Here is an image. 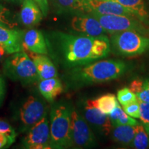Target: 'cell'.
Here are the masks:
<instances>
[{"mask_svg": "<svg viewBox=\"0 0 149 149\" xmlns=\"http://www.w3.org/2000/svg\"><path fill=\"white\" fill-rule=\"evenodd\" d=\"M137 100L140 102H149V80H145L144 86L140 92L136 93Z\"/></svg>", "mask_w": 149, "mask_h": 149, "instance_id": "obj_29", "label": "cell"}, {"mask_svg": "<svg viewBox=\"0 0 149 149\" xmlns=\"http://www.w3.org/2000/svg\"><path fill=\"white\" fill-rule=\"evenodd\" d=\"M47 115V106L42 99L33 95L29 96L19 112L22 131H28Z\"/></svg>", "mask_w": 149, "mask_h": 149, "instance_id": "obj_9", "label": "cell"}, {"mask_svg": "<svg viewBox=\"0 0 149 149\" xmlns=\"http://www.w3.org/2000/svg\"><path fill=\"white\" fill-rule=\"evenodd\" d=\"M139 124L135 119H133V117H131L129 115H128L125 113L123 115L122 117H121L119 120H117L114 124H113V127L120 125H130V126H136Z\"/></svg>", "mask_w": 149, "mask_h": 149, "instance_id": "obj_28", "label": "cell"}, {"mask_svg": "<svg viewBox=\"0 0 149 149\" xmlns=\"http://www.w3.org/2000/svg\"><path fill=\"white\" fill-rule=\"evenodd\" d=\"M120 3L133 13L136 17L149 25V15L144 0H112Z\"/></svg>", "mask_w": 149, "mask_h": 149, "instance_id": "obj_20", "label": "cell"}, {"mask_svg": "<svg viewBox=\"0 0 149 149\" xmlns=\"http://www.w3.org/2000/svg\"><path fill=\"white\" fill-rule=\"evenodd\" d=\"M144 83L145 80L141 79H134L130 82L128 88L130 89V91H133V93H135L136 94V93L140 92L142 90L144 86Z\"/></svg>", "mask_w": 149, "mask_h": 149, "instance_id": "obj_30", "label": "cell"}, {"mask_svg": "<svg viewBox=\"0 0 149 149\" xmlns=\"http://www.w3.org/2000/svg\"><path fill=\"white\" fill-rule=\"evenodd\" d=\"M71 104L64 102L54 103L50 111L51 148H70Z\"/></svg>", "mask_w": 149, "mask_h": 149, "instance_id": "obj_3", "label": "cell"}, {"mask_svg": "<svg viewBox=\"0 0 149 149\" xmlns=\"http://www.w3.org/2000/svg\"><path fill=\"white\" fill-rule=\"evenodd\" d=\"M24 33L15 29L0 26V45L8 54H13L23 51V37Z\"/></svg>", "mask_w": 149, "mask_h": 149, "instance_id": "obj_12", "label": "cell"}, {"mask_svg": "<svg viewBox=\"0 0 149 149\" xmlns=\"http://www.w3.org/2000/svg\"><path fill=\"white\" fill-rule=\"evenodd\" d=\"M135 137L130 147L135 149H146L149 147V137L143 124L135 126Z\"/></svg>", "mask_w": 149, "mask_h": 149, "instance_id": "obj_22", "label": "cell"}, {"mask_svg": "<svg viewBox=\"0 0 149 149\" xmlns=\"http://www.w3.org/2000/svg\"><path fill=\"white\" fill-rule=\"evenodd\" d=\"M14 141L13 139L10 138L6 134L0 132V149L8 148Z\"/></svg>", "mask_w": 149, "mask_h": 149, "instance_id": "obj_31", "label": "cell"}, {"mask_svg": "<svg viewBox=\"0 0 149 149\" xmlns=\"http://www.w3.org/2000/svg\"><path fill=\"white\" fill-rule=\"evenodd\" d=\"M148 80H149V79H148Z\"/></svg>", "mask_w": 149, "mask_h": 149, "instance_id": "obj_37", "label": "cell"}, {"mask_svg": "<svg viewBox=\"0 0 149 149\" xmlns=\"http://www.w3.org/2000/svg\"><path fill=\"white\" fill-rule=\"evenodd\" d=\"M11 55L6 59L3 66L6 77L23 84H31L40 80L34 62L24 50Z\"/></svg>", "mask_w": 149, "mask_h": 149, "instance_id": "obj_4", "label": "cell"}, {"mask_svg": "<svg viewBox=\"0 0 149 149\" xmlns=\"http://www.w3.org/2000/svg\"><path fill=\"white\" fill-rule=\"evenodd\" d=\"M91 102L95 107L107 115H109L119 104L117 97L113 93L103 95L95 100H91Z\"/></svg>", "mask_w": 149, "mask_h": 149, "instance_id": "obj_21", "label": "cell"}, {"mask_svg": "<svg viewBox=\"0 0 149 149\" xmlns=\"http://www.w3.org/2000/svg\"><path fill=\"white\" fill-rule=\"evenodd\" d=\"M6 1H10V2H14V3H21L23 0H6Z\"/></svg>", "mask_w": 149, "mask_h": 149, "instance_id": "obj_35", "label": "cell"}, {"mask_svg": "<svg viewBox=\"0 0 149 149\" xmlns=\"http://www.w3.org/2000/svg\"><path fill=\"white\" fill-rule=\"evenodd\" d=\"M38 88L42 96L48 102H53L64 90L62 82L57 77L40 80Z\"/></svg>", "mask_w": 149, "mask_h": 149, "instance_id": "obj_17", "label": "cell"}, {"mask_svg": "<svg viewBox=\"0 0 149 149\" xmlns=\"http://www.w3.org/2000/svg\"><path fill=\"white\" fill-rule=\"evenodd\" d=\"M28 54L34 62L40 80L58 77L57 68L47 55L32 52H29Z\"/></svg>", "mask_w": 149, "mask_h": 149, "instance_id": "obj_15", "label": "cell"}, {"mask_svg": "<svg viewBox=\"0 0 149 149\" xmlns=\"http://www.w3.org/2000/svg\"><path fill=\"white\" fill-rule=\"evenodd\" d=\"M23 47L28 52L48 55L46 40L43 33L38 30L31 29L24 34Z\"/></svg>", "mask_w": 149, "mask_h": 149, "instance_id": "obj_14", "label": "cell"}, {"mask_svg": "<svg viewBox=\"0 0 149 149\" xmlns=\"http://www.w3.org/2000/svg\"><path fill=\"white\" fill-rule=\"evenodd\" d=\"M43 13L39 6L33 0H23L20 11V19L27 27L36 26L42 21Z\"/></svg>", "mask_w": 149, "mask_h": 149, "instance_id": "obj_16", "label": "cell"}, {"mask_svg": "<svg viewBox=\"0 0 149 149\" xmlns=\"http://www.w3.org/2000/svg\"><path fill=\"white\" fill-rule=\"evenodd\" d=\"M117 99L122 107L127 105L133 102L138 101L135 93L130 91L129 88H121L117 93Z\"/></svg>", "mask_w": 149, "mask_h": 149, "instance_id": "obj_23", "label": "cell"}, {"mask_svg": "<svg viewBox=\"0 0 149 149\" xmlns=\"http://www.w3.org/2000/svg\"><path fill=\"white\" fill-rule=\"evenodd\" d=\"M124 112L131 117L135 119H139L140 112H139V102L136 101L123 107Z\"/></svg>", "mask_w": 149, "mask_h": 149, "instance_id": "obj_25", "label": "cell"}, {"mask_svg": "<svg viewBox=\"0 0 149 149\" xmlns=\"http://www.w3.org/2000/svg\"><path fill=\"white\" fill-rule=\"evenodd\" d=\"M0 132L6 134L10 138L13 139L14 141L15 140L17 137L15 130L8 122L3 120H0Z\"/></svg>", "mask_w": 149, "mask_h": 149, "instance_id": "obj_27", "label": "cell"}, {"mask_svg": "<svg viewBox=\"0 0 149 149\" xmlns=\"http://www.w3.org/2000/svg\"><path fill=\"white\" fill-rule=\"evenodd\" d=\"M139 112L140 119L143 125L149 126V102H139Z\"/></svg>", "mask_w": 149, "mask_h": 149, "instance_id": "obj_26", "label": "cell"}, {"mask_svg": "<svg viewBox=\"0 0 149 149\" xmlns=\"http://www.w3.org/2000/svg\"><path fill=\"white\" fill-rule=\"evenodd\" d=\"M77 109L85 119L95 135L100 138H106L113 129L109 115L102 113L91 103V100H84L79 102Z\"/></svg>", "mask_w": 149, "mask_h": 149, "instance_id": "obj_8", "label": "cell"}, {"mask_svg": "<svg viewBox=\"0 0 149 149\" xmlns=\"http://www.w3.org/2000/svg\"><path fill=\"white\" fill-rule=\"evenodd\" d=\"M130 68L128 63L119 59H100L68 69L64 75V81L68 89H77L118 79Z\"/></svg>", "mask_w": 149, "mask_h": 149, "instance_id": "obj_2", "label": "cell"}, {"mask_svg": "<svg viewBox=\"0 0 149 149\" xmlns=\"http://www.w3.org/2000/svg\"><path fill=\"white\" fill-rule=\"evenodd\" d=\"M0 26L3 27L15 29L17 23L15 22L11 15L10 11L0 3Z\"/></svg>", "mask_w": 149, "mask_h": 149, "instance_id": "obj_24", "label": "cell"}, {"mask_svg": "<svg viewBox=\"0 0 149 149\" xmlns=\"http://www.w3.org/2000/svg\"><path fill=\"white\" fill-rule=\"evenodd\" d=\"M70 148H91L97 145L96 137L84 117L74 106L70 111Z\"/></svg>", "mask_w": 149, "mask_h": 149, "instance_id": "obj_7", "label": "cell"}, {"mask_svg": "<svg viewBox=\"0 0 149 149\" xmlns=\"http://www.w3.org/2000/svg\"><path fill=\"white\" fill-rule=\"evenodd\" d=\"M22 145L28 149L51 148L50 121L48 115L28 130L22 140Z\"/></svg>", "mask_w": 149, "mask_h": 149, "instance_id": "obj_10", "label": "cell"}, {"mask_svg": "<svg viewBox=\"0 0 149 149\" xmlns=\"http://www.w3.org/2000/svg\"><path fill=\"white\" fill-rule=\"evenodd\" d=\"M53 5L59 13H89L87 0H51Z\"/></svg>", "mask_w": 149, "mask_h": 149, "instance_id": "obj_18", "label": "cell"}, {"mask_svg": "<svg viewBox=\"0 0 149 149\" xmlns=\"http://www.w3.org/2000/svg\"><path fill=\"white\" fill-rule=\"evenodd\" d=\"M87 1L90 10L89 13L94 12L101 15L135 17L128 9L112 0H87Z\"/></svg>", "mask_w": 149, "mask_h": 149, "instance_id": "obj_13", "label": "cell"}, {"mask_svg": "<svg viewBox=\"0 0 149 149\" xmlns=\"http://www.w3.org/2000/svg\"><path fill=\"white\" fill-rule=\"evenodd\" d=\"M88 15L100 22L108 34L125 31H135L144 35H149V26L135 17L115 15H101L92 12Z\"/></svg>", "mask_w": 149, "mask_h": 149, "instance_id": "obj_6", "label": "cell"}, {"mask_svg": "<svg viewBox=\"0 0 149 149\" xmlns=\"http://www.w3.org/2000/svg\"><path fill=\"white\" fill-rule=\"evenodd\" d=\"M46 40L54 60L66 69L105 58L111 52L107 35H74L57 31Z\"/></svg>", "mask_w": 149, "mask_h": 149, "instance_id": "obj_1", "label": "cell"}, {"mask_svg": "<svg viewBox=\"0 0 149 149\" xmlns=\"http://www.w3.org/2000/svg\"><path fill=\"white\" fill-rule=\"evenodd\" d=\"M39 6L41 10H42L43 15L44 17L47 16L48 10H49V4L48 0H33Z\"/></svg>", "mask_w": 149, "mask_h": 149, "instance_id": "obj_32", "label": "cell"}, {"mask_svg": "<svg viewBox=\"0 0 149 149\" xmlns=\"http://www.w3.org/2000/svg\"><path fill=\"white\" fill-rule=\"evenodd\" d=\"M135 126L120 125L113 127L111 138L117 144L130 146L135 137Z\"/></svg>", "mask_w": 149, "mask_h": 149, "instance_id": "obj_19", "label": "cell"}, {"mask_svg": "<svg viewBox=\"0 0 149 149\" xmlns=\"http://www.w3.org/2000/svg\"><path fill=\"white\" fill-rule=\"evenodd\" d=\"M5 95V82L1 76H0V106L2 103Z\"/></svg>", "mask_w": 149, "mask_h": 149, "instance_id": "obj_33", "label": "cell"}, {"mask_svg": "<svg viewBox=\"0 0 149 149\" xmlns=\"http://www.w3.org/2000/svg\"><path fill=\"white\" fill-rule=\"evenodd\" d=\"M6 53H7L6 50L3 48L2 46L0 45V59H1V58L6 55Z\"/></svg>", "mask_w": 149, "mask_h": 149, "instance_id": "obj_34", "label": "cell"}, {"mask_svg": "<svg viewBox=\"0 0 149 149\" xmlns=\"http://www.w3.org/2000/svg\"><path fill=\"white\" fill-rule=\"evenodd\" d=\"M110 42L113 53L123 57L139 55L149 50V37L135 31L113 33Z\"/></svg>", "mask_w": 149, "mask_h": 149, "instance_id": "obj_5", "label": "cell"}, {"mask_svg": "<svg viewBox=\"0 0 149 149\" xmlns=\"http://www.w3.org/2000/svg\"><path fill=\"white\" fill-rule=\"evenodd\" d=\"M70 26L74 32L86 36L98 37L108 33L100 22L90 15H81L72 19Z\"/></svg>", "mask_w": 149, "mask_h": 149, "instance_id": "obj_11", "label": "cell"}, {"mask_svg": "<svg viewBox=\"0 0 149 149\" xmlns=\"http://www.w3.org/2000/svg\"><path fill=\"white\" fill-rule=\"evenodd\" d=\"M144 126L145 129H146V131L147 132V133H148V137H149V126Z\"/></svg>", "mask_w": 149, "mask_h": 149, "instance_id": "obj_36", "label": "cell"}]
</instances>
